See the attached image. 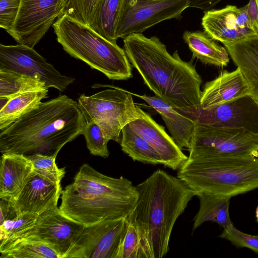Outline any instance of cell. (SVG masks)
Segmentation results:
<instances>
[{"mask_svg": "<svg viewBox=\"0 0 258 258\" xmlns=\"http://www.w3.org/2000/svg\"><path fill=\"white\" fill-rule=\"evenodd\" d=\"M123 47L132 66L156 96L182 114L200 107L202 78L177 50L171 55L157 36L142 33L124 38Z\"/></svg>", "mask_w": 258, "mask_h": 258, "instance_id": "6da1fadb", "label": "cell"}, {"mask_svg": "<svg viewBox=\"0 0 258 258\" xmlns=\"http://www.w3.org/2000/svg\"><path fill=\"white\" fill-rule=\"evenodd\" d=\"M84 116L78 102L59 95L42 102L0 133V151L56 157L60 149L82 132Z\"/></svg>", "mask_w": 258, "mask_h": 258, "instance_id": "7a4b0ae2", "label": "cell"}, {"mask_svg": "<svg viewBox=\"0 0 258 258\" xmlns=\"http://www.w3.org/2000/svg\"><path fill=\"white\" fill-rule=\"evenodd\" d=\"M136 187L138 199L127 217L139 232L144 257H163L169 250L175 222L195 192L180 178L160 169Z\"/></svg>", "mask_w": 258, "mask_h": 258, "instance_id": "3957f363", "label": "cell"}, {"mask_svg": "<svg viewBox=\"0 0 258 258\" xmlns=\"http://www.w3.org/2000/svg\"><path fill=\"white\" fill-rule=\"evenodd\" d=\"M60 198L61 213L88 226L127 217L135 206L138 193L126 178L107 176L85 163L62 190Z\"/></svg>", "mask_w": 258, "mask_h": 258, "instance_id": "277c9868", "label": "cell"}, {"mask_svg": "<svg viewBox=\"0 0 258 258\" xmlns=\"http://www.w3.org/2000/svg\"><path fill=\"white\" fill-rule=\"evenodd\" d=\"M177 177L196 195L232 197L258 188V157L235 155L188 158Z\"/></svg>", "mask_w": 258, "mask_h": 258, "instance_id": "5b68a950", "label": "cell"}, {"mask_svg": "<svg viewBox=\"0 0 258 258\" xmlns=\"http://www.w3.org/2000/svg\"><path fill=\"white\" fill-rule=\"evenodd\" d=\"M57 41L72 57L113 80L133 77V68L124 49L66 14L52 24Z\"/></svg>", "mask_w": 258, "mask_h": 258, "instance_id": "8992f818", "label": "cell"}, {"mask_svg": "<svg viewBox=\"0 0 258 258\" xmlns=\"http://www.w3.org/2000/svg\"><path fill=\"white\" fill-rule=\"evenodd\" d=\"M78 100L85 120H94L107 142H120L122 129L139 117L132 93L114 86Z\"/></svg>", "mask_w": 258, "mask_h": 258, "instance_id": "52a82bcc", "label": "cell"}, {"mask_svg": "<svg viewBox=\"0 0 258 258\" xmlns=\"http://www.w3.org/2000/svg\"><path fill=\"white\" fill-rule=\"evenodd\" d=\"M188 150V158L235 155L258 157V134L243 128L196 122Z\"/></svg>", "mask_w": 258, "mask_h": 258, "instance_id": "ba28073f", "label": "cell"}, {"mask_svg": "<svg viewBox=\"0 0 258 258\" xmlns=\"http://www.w3.org/2000/svg\"><path fill=\"white\" fill-rule=\"evenodd\" d=\"M190 0H123L119 16L116 36L142 33L163 21L179 19L189 8Z\"/></svg>", "mask_w": 258, "mask_h": 258, "instance_id": "9c48e42d", "label": "cell"}, {"mask_svg": "<svg viewBox=\"0 0 258 258\" xmlns=\"http://www.w3.org/2000/svg\"><path fill=\"white\" fill-rule=\"evenodd\" d=\"M0 71L25 75L44 82L46 87L64 91L75 78L61 75L33 48L18 44H0Z\"/></svg>", "mask_w": 258, "mask_h": 258, "instance_id": "30bf717a", "label": "cell"}, {"mask_svg": "<svg viewBox=\"0 0 258 258\" xmlns=\"http://www.w3.org/2000/svg\"><path fill=\"white\" fill-rule=\"evenodd\" d=\"M63 11L62 0H21L16 22L9 34L19 44L34 48Z\"/></svg>", "mask_w": 258, "mask_h": 258, "instance_id": "8fae6325", "label": "cell"}, {"mask_svg": "<svg viewBox=\"0 0 258 258\" xmlns=\"http://www.w3.org/2000/svg\"><path fill=\"white\" fill-rule=\"evenodd\" d=\"M126 217L85 226L64 258H115Z\"/></svg>", "mask_w": 258, "mask_h": 258, "instance_id": "7c38bea8", "label": "cell"}, {"mask_svg": "<svg viewBox=\"0 0 258 258\" xmlns=\"http://www.w3.org/2000/svg\"><path fill=\"white\" fill-rule=\"evenodd\" d=\"M210 126L243 128L258 134V102L249 94L222 104L183 114Z\"/></svg>", "mask_w": 258, "mask_h": 258, "instance_id": "4fadbf2b", "label": "cell"}, {"mask_svg": "<svg viewBox=\"0 0 258 258\" xmlns=\"http://www.w3.org/2000/svg\"><path fill=\"white\" fill-rule=\"evenodd\" d=\"M84 226L63 214L56 207L38 215L34 227L27 236H34L47 244L60 258H64Z\"/></svg>", "mask_w": 258, "mask_h": 258, "instance_id": "5bb4252c", "label": "cell"}, {"mask_svg": "<svg viewBox=\"0 0 258 258\" xmlns=\"http://www.w3.org/2000/svg\"><path fill=\"white\" fill-rule=\"evenodd\" d=\"M62 190L61 183L53 182L34 172L18 196L9 202L17 214L39 215L57 207Z\"/></svg>", "mask_w": 258, "mask_h": 258, "instance_id": "9a60e30c", "label": "cell"}, {"mask_svg": "<svg viewBox=\"0 0 258 258\" xmlns=\"http://www.w3.org/2000/svg\"><path fill=\"white\" fill-rule=\"evenodd\" d=\"M139 117L129 127L146 140L159 153L164 166L178 170L188 159L172 137L147 113L137 106Z\"/></svg>", "mask_w": 258, "mask_h": 258, "instance_id": "2e32d148", "label": "cell"}, {"mask_svg": "<svg viewBox=\"0 0 258 258\" xmlns=\"http://www.w3.org/2000/svg\"><path fill=\"white\" fill-rule=\"evenodd\" d=\"M248 94V86L238 68L232 72L224 71L204 85L200 107L206 109Z\"/></svg>", "mask_w": 258, "mask_h": 258, "instance_id": "e0dca14e", "label": "cell"}, {"mask_svg": "<svg viewBox=\"0 0 258 258\" xmlns=\"http://www.w3.org/2000/svg\"><path fill=\"white\" fill-rule=\"evenodd\" d=\"M238 8L228 5L221 9L205 11L202 19L205 32L213 40L223 44L236 42L253 36L240 26L237 17Z\"/></svg>", "mask_w": 258, "mask_h": 258, "instance_id": "ac0fdd59", "label": "cell"}, {"mask_svg": "<svg viewBox=\"0 0 258 258\" xmlns=\"http://www.w3.org/2000/svg\"><path fill=\"white\" fill-rule=\"evenodd\" d=\"M31 161L24 154L3 153L1 159L0 199L13 200L34 173Z\"/></svg>", "mask_w": 258, "mask_h": 258, "instance_id": "d6986e66", "label": "cell"}, {"mask_svg": "<svg viewBox=\"0 0 258 258\" xmlns=\"http://www.w3.org/2000/svg\"><path fill=\"white\" fill-rule=\"evenodd\" d=\"M223 44L245 79L249 95L258 102V35Z\"/></svg>", "mask_w": 258, "mask_h": 258, "instance_id": "ffe728a7", "label": "cell"}, {"mask_svg": "<svg viewBox=\"0 0 258 258\" xmlns=\"http://www.w3.org/2000/svg\"><path fill=\"white\" fill-rule=\"evenodd\" d=\"M146 102L161 116L176 144L188 150L196 126L192 118L180 113L156 95H136Z\"/></svg>", "mask_w": 258, "mask_h": 258, "instance_id": "44dd1931", "label": "cell"}, {"mask_svg": "<svg viewBox=\"0 0 258 258\" xmlns=\"http://www.w3.org/2000/svg\"><path fill=\"white\" fill-rule=\"evenodd\" d=\"M196 196L199 199L200 207L193 219L192 232L206 222L216 223L223 228L232 223L229 212L231 198L204 192Z\"/></svg>", "mask_w": 258, "mask_h": 258, "instance_id": "7402d4cb", "label": "cell"}, {"mask_svg": "<svg viewBox=\"0 0 258 258\" xmlns=\"http://www.w3.org/2000/svg\"><path fill=\"white\" fill-rule=\"evenodd\" d=\"M183 39L193 57L202 62L220 67L228 65L229 55L225 47L217 44L205 32L185 31Z\"/></svg>", "mask_w": 258, "mask_h": 258, "instance_id": "603a6c76", "label": "cell"}, {"mask_svg": "<svg viewBox=\"0 0 258 258\" xmlns=\"http://www.w3.org/2000/svg\"><path fill=\"white\" fill-rule=\"evenodd\" d=\"M48 89L25 92L11 97L0 109V130L35 109L48 97Z\"/></svg>", "mask_w": 258, "mask_h": 258, "instance_id": "cb8c5ba5", "label": "cell"}, {"mask_svg": "<svg viewBox=\"0 0 258 258\" xmlns=\"http://www.w3.org/2000/svg\"><path fill=\"white\" fill-rule=\"evenodd\" d=\"M123 0H99L89 26L108 40L116 43V31Z\"/></svg>", "mask_w": 258, "mask_h": 258, "instance_id": "d4e9b609", "label": "cell"}, {"mask_svg": "<svg viewBox=\"0 0 258 258\" xmlns=\"http://www.w3.org/2000/svg\"><path fill=\"white\" fill-rule=\"evenodd\" d=\"M120 145L122 151L134 161L151 164H163L160 155L143 138L128 124L121 130Z\"/></svg>", "mask_w": 258, "mask_h": 258, "instance_id": "484cf974", "label": "cell"}, {"mask_svg": "<svg viewBox=\"0 0 258 258\" xmlns=\"http://www.w3.org/2000/svg\"><path fill=\"white\" fill-rule=\"evenodd\" d=\"M38 215L16 214L0 224V252L27 236L34 227Z\"/></svg>", "mask_w": 258, "mask_h": 258, "instance_id": "4316f807", "label": "cell"}, {"mask_svg": "<svg viewBox=\"0 0 258 258\" xmlns=\"http://www.w3.org/2000/svg\"><path fill=\"white\" fill-rule=\"evenodd\" d=\"M0 252V258H60L49 245L30 235Z\"/></svg>", "mask_w": 258, "mask_h": 258, "instance_id": "83f0119b", "label": "cell"}, {"mask_svg": "<svg viewBox=\"0 0 258 258\" xmlns=\"http://www.w3.org/2000/svg\"><path fill=\"white\" fill-rule=\"evenodd\" d=\"M48 89L38 80L21 74L0 71V97L11 98L27 92Z\"/></svg>", "mask_w": 258, "mask_h": 258, "instance_id": "f1b7e54d", "label": "cell"}, {"mask_svg": "<svg viewBox=\"0 0 258 258\" xmlns=\"http://www.w3.org/2000/svg\"><path fill=\"white\" fill-rule=\"evenodd\" d=\"M115 258H144L139 232L127 216Z\"/></svg>", "mask_w": 258, "mask_h": 258, "instance_id": "f546056e", "label": "cell"}, {"mask_svg": "<svg viewBox=\"0 0 258 258\" xmlns=\"http://www.w3.org/2000/svg\"><path fill=\"white\" fill-rule=\"evenodd\" d=\"M26 156L31 161L35 172L53 182L61 183L66 174L65 168H60L57 166L56 157L41 154Z\"/></svg>", "mask_w": 258, "mask_h": 258, "instance_id": "4dcf8cb0", "label": "cell"}, {"mask_svg": "<svg viewBox=\"0 0 258 258\" xmlns=\"http://www.w3.org/2000/svg\"><path fill=\"white\" fill-rule=\"evenodd\" d=\"M82 135L85 137L87 147L95 156L107 158L109 155L106 142L99 125L92 120H85Z\"/></svg>", "mask_w": 258, "mask_h": 258, "instance_id": "1f68e13d", "label": "cell"}, {"mask_svg": "<svg viewBox=\"0 0 258 258\" xmlns=\"http://www.w3.org/2000/svg\"><path fill=\"white\" fill-rule=\"evenodd\" d=\"M99 1L68 0L63 14H66L78 22L89 26Z\"/></svg>", "mask_w": 258, "mask_h": 258, "instance_id": "d6a6232c", "label": "cell"}, {"mask_svg": "<svg viewBox=\"0 0 258 258\" xmlns=\"http://www.w3.org/2000/svg\"><path fill=\"white\" fill-rule=\"evenodd\" d=\"M219 237L231 242L237 247H246L258 254V235H253L238 230L233 223L223 228Z\"/></svg>", "mask_w": 258, "mask_h": 258, "instance_id": "836d02e7", "label": "cell"}, {"mask_svg": "<svg viewBox=\"0 0 258 258\" xmlns=\"http://www.w3.org/2000/svg\"><path fill=\"white\" fill-rule=\"evenodd\" d=\"M21 0H0V27L9 33L16 22Z\"/></svg>", "mask_w": 258, "mask_h": 258, "instance_id": "e575fe53", "label": "cell"}, {"mask_svg": "<svg viewBox=\"0 0 258 258\" xmlns=\"http://www.w3.org/2000/svg\"><path fill=\"white\" fill-rule=\"evenodd\" d=\"M247 15L258 35V6L256 0H249L245 6Z\"/></svg>", "mask_w": 258, "mask_h": 258, "instance_id": "d590c367", "label": "cell"}, {"mask_svg": "<svg viewBox=\"0 0 258 258\" xmlns=\"http://www.w3.org/2000/svg\"><path fill=\"white\" fill-rule=\"evenodd\" d=\"M223 0H190L189 8H197L205 11L211 10Z\"/></svg>", "mask_w": 258, "mask_h": 258, "instance_id": "8d00e7d4", "label": "cell"}, {"mask_svg": "<svg viewBox=\"0 0 258 258\" xmlns=\"http://www.w3.org/2000/svg\"><path fill=\"white\" fill-rule=\"evenodd\" d=\"M0 199V224H1L8 218L14 216L16 213L12 208L9 201L3 199Z\"/></svg>", "mask_w": 258, "mask_h": 258, "instance_id": "74e56055", "label": "cell"}, {"mask_svg": "<svg viewBox=\"0 0 258 258\" xmlns=\"http://www.w3.org/2000/svg\"><path fill=\"white\" fill-rule=\"evenodd\" d=\"M255 217H256V221L258 223V206H257V207L256 208Z\"/></svg>", "mask_w": 258, "mask_h": 258, "instance_id": "f35d334b", "label": "cell"}, {"mask_svg": "<svg viewBox=\"0 0 258 258\" xmlns=\"http://www.w3.org/2000/svg\"><path fill=\"white\" fill-rule=\"evenodd\" d=\"M256 2H257V6H258V0H256Z\"/></svg>", "mask_w": 258, "mask_h": 258, "instance_id": "ab89813d", "label": "cell"}]
</instances>
